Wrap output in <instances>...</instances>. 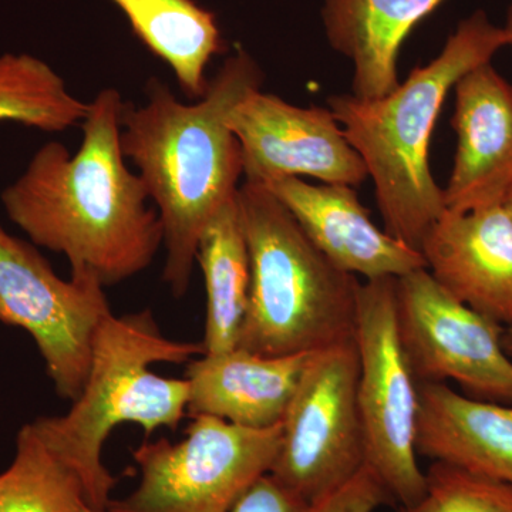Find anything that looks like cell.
I'll list each match as a JSON object with an SVG mask.
<instances>
[{
  "label": "cell",
  "instance_id": "7",
  "mask_svg": "<svg viewBox=\"0 0 512 512\" xmlns=\"http://www.w3.org/2000/svg\"><path fill=\"white\" fill-rule=\"evenodd\" d=\"M282 424L254 430L211 416L192 417L185 437L146 441L133 453L140 484L107 512H229L274 466Z\"/></svg>",
  "mask_w": 512,
  "mask_h": 512
},
{
  "label": "cell",
  "instance_id": "28",
  "mask_svg": "<svg viewBox=\"0 0 512 512\" xmlns=\"http://www.w3.org/2000/svg\"><path fill=\"white\" fill-rule=\"evenodd\" d=\"M82 512H107V511L94 510V508L89 507V505H87V507L84 508V510Z\"/></svg>",
  "mask_w": 512,
  "mask_h": 512
},
{
  "label": "cell",
  "instance_id": "17",
  "mask_svg": "<svg viewBox=\"0 0 512 512\" xmlns=\"http://www.w3.org/2000/svg\"><path fill=\"white\" fill-rule=\"evenodd\" d=\"M444 0H325L330 46L353 64V96L380 99L399 86L397 60L404 39Z\"/></svg>",
  "mask_w": 512,
  "mask_h": 512
},
{
  "label": "cell",
  "instance_id": "5",
  "mask_svg": "<svg viewBox=\"0 0 512 512\" xmlns=\"http://www.w3.org/2000/svg\"><path fill=\"white\" fill-rule=\"evenodd\" d=\"M237 202L251 272L238 348L293 356L353 340L357 276L333 265L266 185L244 181Z\"/></svg>",
  "mask_w": 512,
  "mask_h": 512
},
{
  "label": "cell",
  "instance_id": "9",
  "mask_svg": "<svg viewBox=\"0 0 512 512\" xmlns=\"http://www.w3.org/2000/svg\"><path fill=\"white\" fill-rule=\"evenodd\" d=\"M111 313L94 276L64 281L28 242L0 227V322L32 336L63 399L74 402L82 393L94 338Z\"/></svg>",
  "mask_w": 512,
  "mask_h": 512
},
{
  "label": "cell",
  "instance_id": "21",
  "mask_svg": "<svg viewBox=\"0 0 512 512\" xmlns=\"http://www.w3.org/2000/svg\"><path fill=\"white\" fill-rule=\"evenodd\" d=\"M90 103L74 97L59 76L35 56H0V121L43 131H63L82 124Z\"/></svg>",
  "mask_w": 512,
  "mask_h": 512
},
{
  "label": "cell",
  "instance_id": "6",
  "mask_svg": "<svg viewBox=\"0 0 512 512\" xmlns=\"http://www.w3.org/2000/svg\"><path fill=\"white\" fill-rule=\"evenodd\" d=\"M396 279L360 284L353 340L359 356L357 404L366 466L375 471L394 503L410 508L426 495L427 477L417 461L419 382L397 325Z\"/></svg>",
  "mask_w": 512,
  "mask_h": 512
},
{
  "label": "cell",
  "instance_id": "20",
  "mask_svg": "<svg viewBox=\"0 0 512 512\" xmlns=\"http://www.w3.org/2000/svg\"><path fill=\"white\" fill-rule=\"evenodd\" d=\"M87 505L77 474L49 447L35 423L25 424L12 464L0 474V512H82Z\"/></svg>",
  "mask_w": 512,
  "mask_h": 512
},
{
  "label": "cell",
  "instance_id": "14",
  "mask_svg": "<svg viewBox=\"0 0 512 512\" xmlns=\"http://www.w3.org/2000/svg\"><path fill=\"white\" fill-rule=\"evenodd\" d=\"M288 208L313 244L333 265L366 281L402 276L426 268L420 251L370 220L349 185L305 183L285 177L266 184Z\"/></svg>",
  "mask_w": 512,
  "mask_h": 512
},
{
  "label": "cell",
  "instance_id": "3",
  "mask_svg": "<svg viewBox=\"0 0 512 512\" xmlns=\"http://www.w3.org/2000/svg\"><path fill=\"white\" fill-rule=\"evenodd\" d=\"M505 46H512L507 30L477 10L458 23L433 62L416 67L392 93L373 100L353 94L328 100L375 184L384 231L417 251L446 211L444 191L429 165L430 140L444 100L464 74L490 63Z\"/></svg>",
  "mask_w": 512,
  "mask_h": 512
},
{
  "label": "cell",
  "instance_id": "2",
  "mask_svg": "<svg viewBox=\"0 0 512 512\" xmlns=\"http://www.w3.org/2000/svg\"><path fill=\"white\" fill-rule=\"evenodd\" d=\"M262 70L244 49L229 56L207 92L183 103L153 77L147 103L124 101L120 144L136 165L164 229L163 278L183 298L197 261L205 225L237 195L244 175L241 144L228 127L229 113L249 94L261 90Z\"/></svg>",
  "mask_w": 512,
  "mask_h": 512
},
{
  "label": "cell",
  "instance_id": "1",
  "mask_svg": "<svg viewBox=\"0 0 512 512\" xmlns=\"http://www.w3.org/2000/svg\"><path fill=\"white\" fill-rule=\"evenodd\" d=\"M123 104L119 90H100L79 151L43 144L2 192L10 221L39 247L66 256L72 275H92L104 288L143 272L164 245L160 214L121 151Z\"/></svg>",
  "mask_w": 512,
  "mask_h": 512
},
{
  "label": "cell",
  "instance_id": "4",
  "mask_svg": "<svg viewBox=\"0 0 512 512\" xmlns=\"http://www.w3.org/2000/svg\"><path fill=\"white\" fill-rule=\"evenodd\" d=\"M204 355L201 342L165 338L153 313L144 309L101 323L82 393L64 416L33 421L86 491L87 504L107 511L116 485L103 464V447L120 424H138L147 434L175 429L187 413L190 384L151 372L154 363L188 362Z\"/></svg>",
  "mask_w": 512,
  "mask_h": 512
},
{
  "label": "cell",
  "instance_id": "10",
  "mask_svg": "<svg viewBox=\"0 0 512 512\" xmlns=\"http://www.w3.org/2000/svg\"><path fill=\"white\" fill-rule=\"evenodd\" d=\"M396 313L417 382H454L467 396L512 404L504 326L458 301L426 268L396 279Z\"/></svg>",
  "mask_w": 512,
  "mask_h": 512
},
{
  "label": "cell",
  "instance_id": "26",
  "mask_svg": "<svg viewBox=\"0 0 512 512\" xmlns=\"http://www.w3.org/2000/svg\"><path fill=\"white\" fill-rule=\"evenodd\" d=\"M503 207L505 208V211L508 212V215H510L512 220V190L508 192L507 197H505V200L503 201Z\"/></svg>",
  "mask_w": 512,
  "mask_h": 512
},
{
  "label": "cell",
  "instance_id": "11",
  "mask_svg": "<svg viewBox=\"0 0 512 512\" xmlns=\"http://www.w3.org/2000/svg\"><path fill=\"white\" fill-rule=\"evenodd\" d=\"M227 124L241 144L249 183L309 175L325 184L357 187L369 178L329 109L293 106L256 90L232 109Z\"/></svg>",
  "mask_w": 512,
  "mask_h": 512
},
{
  "label": "cell",
  "instance_id": "19",
  "mask_svg": "<svg viewBox=\"0 0 512 512\" xmlns=\"http://www.w3.org/2000/svg\"><path fill=\"white\" fill-rule=\"evenodd\" d=\"M197 262L207 291L204 355L238 348L249 299V255L237 195L205 225Z\"/></svg>",
  "mask_w": 512,
  "mask_h": 512
},
{
  "label": "cell",
  "instance_id": "18",
  "mask_svg": "<svg viewBox=\"0 0 512 512\" xmlns=\"http://www.w3.org/2000/svg\"><path fill=\"white\" fill-rule=\"evenodd\" d=\"M127 16L134 36L173 69L190 99H201L212 57L225 50L217 16L195 0H111Z\"/></svg>",
  "mask_w": 512,
  "mask_h": 512
},
{
  "label": "cell",
  "instance_id": "13",
  "mask_svg": "<svg viewBox=\"0 0 512 512\" xmlns=\"http://www.w3.org/2000/svg\"><path fill=\"white\" fill-rule=\"evenodd\" d=\"M420 252L450 295L504 328L512 326V220L503 205L444 211Z\"/></svg>",
  "mask_w": 512,
  "mask_h": 512
},
{
  "label": "cell",
  "instance_id": "15",
  "mask_svg": "<svg viewBox=\"0 0 512 512\" xmlns=\"http://www.w3.org/2000/svg\"><path fill=\"white\" fill-rule=\"evenodd\" d=\"M312 355L264 356L241 348L201 355L187 367V414L245 429L281 426Z\"/></svg>",
  "mask_w": 512,
  "mask_h": 512
},
{
  "label": "cell",
  "instance_id": "27",
  "mask_svg": "<svg viewBox=\"0 0 512 512\" xmlns=\"http://www.w3.org/2000/svg\"><path fill=\"white\" fill-rule=\"evenodd\" d=\"M504 29L507 30L508 35H510L512 45V5L510 10H508L507 25H505Z\"/></svg>",
  "mask_w": 512,
  "mask_h": 512
},
{
  "label": "cell",
  "instance_id": "16",
  "mask_svg": "<svg viewBox=\"0 0 512 512\" xmlns=\"http://www.w3.org/2000/svg\"><path fill=\"white\" fill-rule=\"evenodd\" d=\"M417 456L512 485V404L419 383Z\"/></svg>",
  "mask_w": 512,
  "mask_h": 512
},
{
  "label": "cell",
  "instance_id": "12",
  "mask_svg": "<svg viewBox=\"0 0 512 512\" xmlns=\"http://www.w3.org/2000/svg\"><path fill=\"white\" fill-rule=\"evenodd\" d=\"M454 90L457 151L443 190L446 210L503 205L512 190V84L490 62L464 74Z\"/></svg>",
  "mask_w": 512,
  "mask_h": 512
},
{
  "label": "cell",
  "instance_id": "25",
  "mask_svg": "<svg viewBox=\"0 0 512 512\" xmlns=\"http://www.w3.org/2000/svg\"><path fill=\"white\" fill-rule=\"evenodd\" d=\"M503 342L505 350H507L508 355H510L512 359V326L505 328Z\"/></svg>",
  "mask_w": 512,
  "mask_h": 512
},
{
  "label": "cell",
  "instance_id": "22",
  "mask_svg": "<svg viewBox=\"0 0 512 512\" xmlns=\"http://www.w3.org/2000/svg\"><path fill=\"white\" fill-rule=\"evenodd\" d=\"M427 493L419 504L400 512H512V485L473 476L433 463Z\"/></svg>",
  "mask_w": 512,
  "mask_h": 512
},
{
  "label": "cell",
  "instance_id": "24",
  "mask_svg": "<svg viewBox=\"0 0 512 512\" xmlns=\"http://www.w3.org/2000/svg\"><path fill=\"white\" fill-rule=\"evenodd\" d=\"M309 505L272 474L259 477L229 512H309Z\"/></svg>",
  "mask_w": 512,
  "mask_h": 512
},
{
  "label": "cell",
  "instance_id": "23",
  "mask_svg": "<svg viewBox=\"0 0 512 512\" xmlns=\"http://www.w3.org/2000/svg\"><path fill=\"white\" fill-rule=\"evenodd\" d=\"M394 500L380 478L365 466L352 480L309 507V512H375Z\"/></svg>",
  "mask_w": 512,
  "mask_h": 512
},
{
  "label": "cell",
  "instance_id": "8",
  "mask_svg": "<svg viewBox=\"0 0 512 512\" xmlns=\"http://www.w3.org/2000/svg\"><path fill=\"white\" fill-rule=\"evenodd\" d=\"M357 382L355 340L320 350L303 370L286 410L281 448L269 474L309 505L366 466Z\"/></svg>",
  "mask_w": 512,
  "mask_h": 512
}]
</instances>
